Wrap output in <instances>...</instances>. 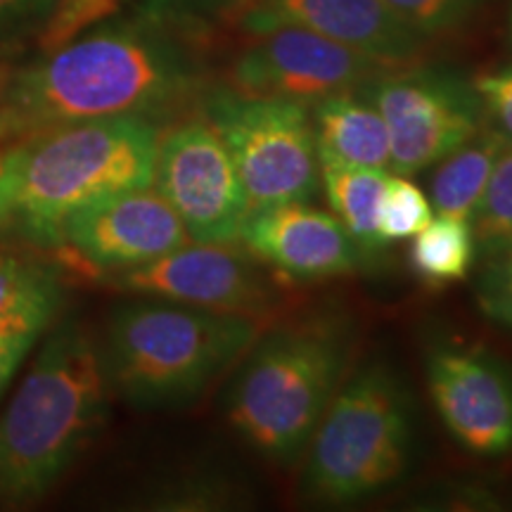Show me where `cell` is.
<instances>
[{
	"instance_id": "obj_23",
	"label": "cell",
	"mask_w": 512,
	"mask_h": 512,
	"mask_svg": "<svg viewBox=\"0 0 512 512\" xmlns=\"http://www.w3.org/2000/svg\"><path fill=\"white\" fill-rule=\"evenodd\" d=\"M119 8V0H55L53 15L38 36L41 53H53L64 43L74 41L88 27L114 15Z\"/></svg>"
},
{
	"instance_id": "obj_14",
	"label": "cell",
	"mask_w": 512,
	"mask_h": 512,
	"mask_svg": "<svg viewBox=\"0 0 512 512\" xmlns=\"http://www.w3.org/2000/svg\"><path fill=\"white\" fill-rule=\"evenodd\" d=\"M240 242L261 264L299 283L354 273L366 256L335 214L306 200L249 209Z\"/></svg>"
},
{
	"instance_id": "obj_6",
	"label": "cell",
	"mask_w": 512,
	"mask_h": 512,
	"mask_svg": "<svg viewBox=\"0 0 512 512\" xmlns=\"http://www.w3.org/2000/svg\"><path fill=\"white\" fill-rule=\"evenodd\" d=\"M413 411L406 389L382 363L339 384L309 441L306 496L318 503H356L392 486L408 470Z\"/></svg>"
},
{
	"instance_id": "obj_31",
	"label": "cell",
	"mask_w": 512,
	"mask_h": 512,
	"mask_svg": "<svg viewBox=\"0 0 512 512\" xmlns=\"http://www.w3.org/2000/svg\"><path fill=\"white\" fill-rule=\"evenodd\" d=\"M5 83H8V74L0 72V102H3V95H5Z\"/></svg>"
},
{
	"instance_id": "obj_4",
	"label": "cell",
	"mask_w": 512,
	"mask_h": 512,
	"mask_svg": "<svg viewBox=\"0 0 512 512\" xmlns=\"http://www.w3.org/2000/svg\"><path fill=\"white\" fill-rule=\"evenodd\" d=\"M159 128L147 117L57 124L24 138L15 219L29 240L57 247L76 211L126 190L150 188Z\"/></svg>"
},
{
	"instance_id": "obj_17",
	"label": "cell",
	"mask_w": 512,
	"mask_h": 512,
	"mask_svg": "<svg viewBox=\"0 0 512 512\" xmlns=\"http://www.w3.org/2000/svg\"><path fill=\"white\" fill-rule=\"evenodd\" d=\"M508 143L510 140L496 128H482L475 138L441 159L430 181L434 209L439 214L470 221L496 159Z\"/></svg>"
},
{
	"instance_id": "obj_22",
	"label": "cell",
	"mask_w": 512,
	"mask_h": 512,
	"mask_svg": "<svg viewBox=\"0 0 512 512\" xmlns=\"http://www.w3.org/2000/svg\"><path fill=\"white\" fill-rule=\"evenodd\" d=\"M432 221V202L411 176H389L380 207V238L384 245L418 235Z\"/></svg>"
},
{
	"instance_id": "obj_2",
	"label": "cell",
	"mask_w": 512,
	"mask_h": 512,
	"mask_svg": "<svg viewBox=\"0 0 512 512\" xmlns=\"http://www.w3.org/2000/svg\"><path fill=\"white\" fill-rule=\"evenodd\" d=\"M100 349L79 323L57 328L0 415V505L38 501L105 420Z\"/></svg>"
},
{
	"instance_id": "obj_30",
	"label": "cell",
	"mask_w": 512,
	"mask_h": 512,
	"mask_svg": "<svg viewBox=\"0 0 512 512\" xmlns=\"http://www.w3.org/2000/svg\"><path fill=\"white\" fill-rule=\"evenodd\" d=\"M34 133V128L27 119L19 114L15 107L0 105V145L3 143H17V140L29 138Z\"/></svg>"
},
{
	"instance_id": "obj_19",
	"label": "cell",
	"mask_w": 512,
	"mask_h": 512,
	"mask_svg": "<svg viewBox=\"0 0 512 512\" xmlns=\"http://www.w3.org/2000/svg\"><path fill=\"white\" fill-rule=\"evenodd\" d=\"M62 278L34 256L0 252V318H24L48 328L62 306Z\"/></svg>"
},
{
	"instance_id": "obj_26",
	"label": "cell",
	"mask_w": 512,
	"mask_h": 512,
	"mask_svg": "<svg viewBox=\"0 0 512 512\" xmlns=\"http://www.w3.org/2000/svg\"><path fill=\"white\" fill-rule=\"evenodd\" d=\"M477 304L486 318L512 330V249L486 256L477 280Z\"/></svg>"
},
{
	"instance_id": "obj_28",
	"label": "cell",
	"mask_w": 512,
	"mask_h": 512,
	"mask_svg": "<svg viewBox=\"0 0 512 512\" xmlns=\"http://www.w3.org/2000/svg\"><path fill=\"white\" fill-rule=\"evenodd\" d=\"M43 330V325L24 318H0V394Z\"/></svg>"
},
{
	"instance_id": "obj_7",
	"label": "cell",
	"mask_w": 512,
	"mask_h": 512,
	"mask_svg": "<svg viewBox=\"0 0 512 512\" xmlns=\"http://www.w3.org/2000/svg\"><path fill=\"white\" fill-rule=\"evenodd\" d=\"M204 117L226 143L249 209L304 202L316 195L320 164L309 107L283 98L214 93Z\"/></svg>"
},
{
	"instance_id": "obj_1",
	"label": "cell",
	"mask_w": 512,
	"mask_h": 512,
	"mask_svg": "<svg viewBox=\"0 0 512 512\" xmlns=\"http://www.w3.org/2000/svg\"><path fill=\"white\" fill-rule=\"evenodd\" d=\"M190 86L188 62L164 36L110 27L74 38L8 76L3 102L36 133L83 119H150L181 100Z\"/></svg>"
},
{
	"instance_id": "obj_11",
	"label": "cell",
	"mask_w": 512,
	"mask_h": 512,
	"mask_svg": "<svg viewBox=\"0 0 512 512\" xmlns=\"http://www.w3.org/2000/svg\"><path fill=\"white\" fill-rule=\"evenodd\" d=\"M110 275V285L121 292L261 320L283 302V290L268 278L261 261L233 245L188 242L150 264Z\"/></svg>"
},
{
	"instance_id": "obj_25",
	"label": "cell",
	"mask_w": 512,
	"mask_h": 512,
	"mask_svg": "<svg viewBox=\"0 0 512 512\" xmlns=\"http://www.w3.org/2000/svg\"><path fill=\"white\" fill-rule=\"evenodd\" d=\"M55 0H0V60L38 41Z\"/></svg>"
},
{
	"instance_id": "obj_12",
	"label": "cell",
	"mask_w": 512,
	"mask_h": 512,
	"mask_svg": "<svg viewBox=\"0 0 512 512\" xmlns=\"http://www.w3.org/2000/svg\"><path fill=\"white\" fill-rule=\"evenodd\" d=\"M188 242L183 221L150 185L76 211L55 249L74 271L102 275L150 264Z\"/></svg>"
},
{
	"instance_id": "obj_18",
	"label": "cell",
	"mask_w": 512,
	"mask_h": 512,
	"mask_svg": "<svg viewBox=\"0 0 512 512\" xmlns=\"http://www.w3.org/2000/svg\"><path fill=\"white\" fill-rule=\"evenodd\" d=\"M320 181L332 214L347 228L363 254L380 252V207L389 176L384 169L320 162Z\"/></svg>"
},
{
	"instance_id": "obj_5",
	"label": "cell",
	"mask_w": 512,
	"mask_h": 512,
	"mask_svg": "<svg viewBox=\"0 0 512 512\" xmlns=\"http://www.w3.org/2000/svg\"><path fill=\"white\" fill-rule=\"evenodd\" d=\"M347 356V332L332 320H302L259 337L230 384L228 422L261 458L294 463L344 380Z\"/></svg>"
},
{
	"instance_id": "obj_27",
	"label": "cell",
	"mask_w": 512,
	"mask_h": 512,
	"mask_svg": "<svg viewBox=\"0 0 512 512\" xmlns=\"http://www.w3.org/2000/svg\"><path fill=\"white\" fill-rule=\"evenodd\" d=\"M470 86L482 105L484 117L512 143V64L477 74Z\"/></svg>"
},
{
	"instance_id": "obj_9",
	"label": "cell",
	"mask_w": 512,
	"mask_h": 512,
	"mask_svg": "<svg viewBox=\"0 0 512 512\" xmlns=\"http://www.w3.org/2000/svg\"><path fill=\"white\" fill-rule=\"evenodd\" d=\"M152 183L183 221L190 240L209 245L240 240L249 197L226 143L207 117L159 131Z\"/></svg>"
},
{
	"instance_id": "obj_3",
	"label": "cell",
	"mask_w": 512,
	"mask_h": 512,
	"mask_svg": "<svg viewBox=\"0 0 512 512\" xmlns=\"http://www.w3.org/2000/svg\"><path fill=\"white\" fill-rule=\"evenodd\" d=\"M266 325L164 299L126 304L107 323L102 370L110 389L131 406H183L245 358Z\"/></svg>"
},
{
	"instance_id": "obj_8",
	"label": "cell",
	"mask_w": 512,
	"mask_h": 512,
	"mask_svg": "<svg viewBox=\"0 0 512 512\" xmlns=\"http://www.w3.org/2000/svg\"><path fill=\"white\" fill-rule=\"evenodd\" d=\"M245 29L247 43L230 64V91L240 95L313 105L328 95L356 91L389 69L292 22L247 15Z\"/></svg>"
},
{
	"instance_id": "obj_24",
	"label": "cell",
	"mask_w": 512,
	"mask_h": 512,
	"mask_svg": "<svg viewBox=\"0 0 512 512\" xmlns=\"http://www.w3.org/2000/svg\"><path fill=\"white\" fill-rule=\"evenodd\" d=\"M408 27L430 38L458 29L475 12L479 0H384Z\"/></svg>"
},
{
	"instance_id": "obj_29",
	"label": "cell",
	"mask_w": 512,
	"mask_h": 512,
	"mask_svg": "<svg viewBox=\"0 0 512 512\" xmlns=\"http://www.w3.org/2000/svg\"><path fill=\"white\" fill-rule=\"evenodd\" d=\"M22 155L24 140H17L10 147H0V226L15 219Z\"/></svg>"
},
{
	"instance_id": "obj_15",
	"label": "cell",
	"mask_w": 512,
	"mask_h": 512,
	"mask_svg": "<svg viewBox=\"0 0 512 512\" xmlns=\"http://www.w3.org/2000/svg\"><path fill=\"white\" fill-rule=\"evenodd\" d=\"M247 15L299 24L389 69L415 60L425 46V36L384 0H259Z\"/></svg>"
},
{
	"instance_id": "obj_16",
	"label": "cell",
	"mask_w": 512,
	"mask_h": 512,
	"mask_svg": "<svg viewBox=\"0 0 512 512\" xmlns=\"http://www.w3.org/2000/svg\"><path fill=\"white\" fill-rule=\"evenodd\" d=\"M313 136L318 164H349L387 169L389 131L366 95L344 91L313 102Z\"/></svg>"
},
{
	"instance_id": "obj_21",
	"label": "cell",
	"mask_w": 512,
	"mask_h": 512,
	"mask_svg": "<svg viewBox=\"0 0 512 512\" xmlns=\"http://www.w3.org/2000/svg\"><path fill=\"white\" fill-rule=\"evenodd\" d=\"M470 223L477 252L491 256L512 249V143L496 159Z\"/></svg>"
},
{
	"instance_id": "obj_10",
	"label": "cell",
	"mask_w": 512,
	"mask_h": 512,
	"mask_svg": "<svg viewBox=\"0 0 512 512\" xmlns=\"http://www.w3.org/2000/svg\"><path fill=\"white\" fill-rule=\"evenodd\" d=\"M363 95L382 114L389 131V166L413 176L465 145L482 131L484 112L470 83L418 69L380 74Z\"/></svg>"
},
{
	"instance_id": "obj_13",
	"label": "cell",
	"mask_w": 512,
	"mask_h": 512,
	"mask_svg": "<svg viewBox=\"0 0 512 512\" xmlns=\"http://www.w3.org/2000/svg\"><path fill=\"white\" fill-rule=\"evenodd\" d=\"M427 384L446 430L465 451H510L512 375L501 363L475 349L441 347L427 358Z\"/></svg>"
},
{
	"instance_id": "obj_20",
	"label": "cell",
	"mask_w": 512,
	"mask_h": 512,
	"mask_svg": "<svg viewBox=\"0 0 512 512\" xmlns=\"http://www.w3.org/2000/svg\"><path fill=\"white\" fill-rule=\"evenodd\" d=\"M477 259L472 223L439 214L413 235L411 268L422 283L444 287L463 280Z\"/></svg>"
}]
</instances>
